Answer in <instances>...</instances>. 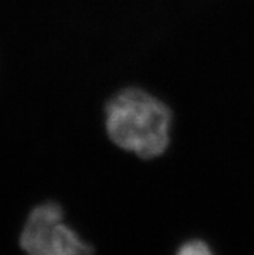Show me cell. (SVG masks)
<instances>
[{
    "label": "cell",
    "mask_w": 254,
    "mask_h": 255,
    "mask_svg": "<svg viewBox=\"0 0 254 255\" xmlns=\"http://www.w3.org/2000/svg\"><path fill=\"white\" fill-rule=\"evenodd\" d=\"M105 114L108 135L119 148L142 158H155L168 149L171 112L157 97L126 88L108 103Z\"/></svg>",
    "instance_id": "6da1fadb"
},
{
    "label": "cell",
    "mask_w": 254,
    "mask_h": 255,
    "mask_svg": "<svg viewBox=\"0 0 254 255\" xmlns=\"http://www.w3.org/2000/svg\"><path fill=\"white\" fill-rule=\"evenodd\" d=\"M64 211L55 202L32 209L23 227L19 244L26 255H93L73 228L62 222Z\"/></svg>",
    "instance_id": "7a4b0ae2"
},
{
    "label": "cell",
    "mask_w": 254,
    "mask_h": 255,
    "mask_svg": "<svg viewBox=\"0 0 254 255\" xmlns=\"http://www.w3.org/2000/svg\"><path fill=\"white\" fill-rule=\"evenodd\" d=\"M175 255H214V253L203 240H190L182 244Z\"/></svg>",
    "instance_id": "3957f363"
}]
</instances>
